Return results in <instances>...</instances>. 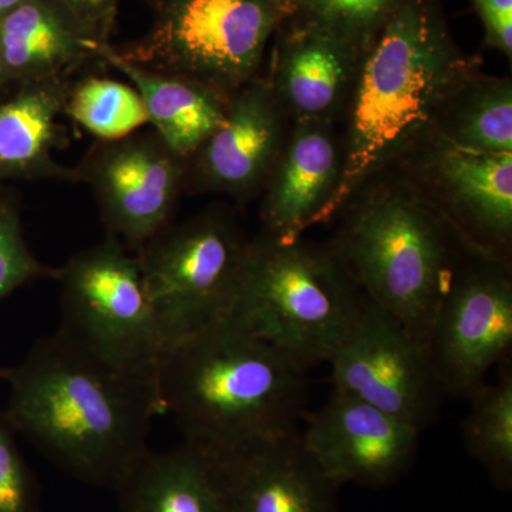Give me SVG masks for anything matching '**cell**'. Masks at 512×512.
<instances>
[{
	"label": "cell",
	"instance_id": "ba28073f",
	"mask_svg": "<svg viewBox=\"0 0 512 512\" xmlns=\"http://www.w3.org/2000/svg\"><path fill=\"white\" fill-rule=\"evenodd\" d=\"M281 20L271 0H161L153 33L130 52H116L231 96L259 76Z\"/></svg>",
	"mask_w": 512,
	"mask_h": 512
},
{
	"label": "cell",
	"instance_id": "7c38bea8",
	"mask_svg": "<svg viewBox=\"0 0 512 512\" xmlns=\"http://www.w3.org/2000/svg\"><path fill=\"white\" fill-rule=\"evenodd\" d=\"M329 365L333 392L362 400L419 431L436 423L446 394L426 349L366 296Z\"/></svg>",
	"mask_w": 512,
	"mask_h": 512
},
{
	"label": "cell",
	"instance_id": "30bf717a",
	"mask_svg": "<svg viewBox=\"0 0 512 512\" xmlns=\"http://www.w3.org/2000/svg\"><path fill=\"white\" fill-rule=\"evenodd\" d=\"M512 346L511 265L464 254L431 325L426 353L441 389L468 399Z\"/></svg>",
	"mask_w": 512,
	"mask_h": 512
},
{
	"label": "cell",
	"instance_id": "1f68e13d",
	"mask_svg": "<svg viewBox=\"0 0 512 512\" xmlns=\"http://www.w3.org/2000/svg\"><path fill=\"white\" fill-rule=\"evenodd\" d=\"M9 82L8 74H6L5 64H3L2 56H0V87Z\"/></svg>",
	"mask_w": 512,
	"mask_h": 512
},
{
	"label": "cell",
	"instance_id": "d6a6232c",
	"mask_svg": "<svg viewBox=\"0 0 512 512\" xmlns=\"http://www.w3.org/2000/svg\"><path fill=\"white\" fill-rule=\"evenodd\" d=\"M6 367H0V379H5L6 376Z\"/></svg>",
	"mask_w": 512,
	"mask_h": 512
},
{
	"label": "cell",
	"instance_id": "8992f818",
	"mask_svg": "<svg viewBox=\"0 0 512 512\" xmlns=\"http://www.w3.org/2000/svg\"><path fill=\"white\" fill-rule=\"evenodd\" d=\"M56 281L59 329L111 369L157 379L165 343L134 252L107 237L74 254Z\"/></svg>",
	"mask_w": 512,
	"mask_h": 512
},
{
	"label": "cell",
	"instance_id": "52a82bcc",
	"mask_svg": "<svg viewBox=\"0 0 512 512\" xmlns=\"http://www.w3.org/2000/svg\"><path fill=\"white\" fill-rule=\"evenodd\" d=\"M248 244L231 212L211 208L137 252L165 350L231 312Z\"/></svg>",
	"mask_w": 512,
	"mask_h": 512
},
{
	"label": "cell",
	"instance_id": "5b68a950",
	"mask_svg": "<svg viewBox=\"0 0 512 512\" xmlns=\"http://www.w3.org/2000/svg\"><path fill=\"white\" fill-rule=\"evenodd\" d=\"M365 302L332 245L249 239L231 312L306 369L329 363Z\"/></svg>",
	"mask_w": 512,
	"mask_h": 512
},
{
	"label": "cell",
	"instance_id": "cb8c5ba5",
	"mask_svg": "<svg viewBox=\"0 0 512 512\" xmlns=\"http://www.w3.org/2000/svg\"><path fill=\"white\" fill-rule=\"evenodd\" d=\"M64 114L99 141L119 140L147 124V109L133 84L89 76L67 84Z\"/></svg>",
	"mask_w": 512,
	"mask_h": 512
},
{
	"label": "cell",
	"instance_id": "d6986e66",
	"mask_svg": "<svg viewBox=\"0 0 512 512\" xmlns=\"http://www.w3.org/2000/svg\"><path fill=\"white\" fill-rule=\"evenodd\" d=\"M69 80H9L0 87V184L8 180L80 183L76 167L57 163Z\"/></svg>",
	"mask_w": 512,
	"mask_h": 512
},
{
	"label": "cell",
	"instance_id": "9c48e42d",
	"mask_svg": "<svg viewBox=\"0 0 512 512\" xmlns=\"http://www.w3.org/2000/svg\"><path fill=\"white\" fill-rule=\"evenodd\" d=\"M393 168L426 198L467 254L511 265L512 153L429 134Z\"/></svg>",
	"mask_w": 512,
	"mask_h": 512
},
{
	"label": "cell",
	"instance_id": "ac0fdd59",
	"mask_svg": "<svg viewBox=\"0 0 512 512\" xmlns=\"http://www.w3.org/2000/svg\"><path fill=\"white\" fill-rule=\"evenodd\" d=\"M113 493L119 512H234L224 451L192 440L148 448Z\"/></svg>",
	"mask_w": 512,
	"mask_h": 512
},
{
	"label": "cell",
	"instance_id": "9a60e30c",
	"mask_svg": "<svg viewBox=\"0 0 512 512\" xmlns=\"http://www.w3.org/2000/svg\"><path fill=\"white\" fill-rule=\"evenodd\" d=\"M342 170L343 144L335 136L333 124L293 123L264 185V232L281 241H295L309 228L322 224Z\"/></svg>",
	"mask_w": 512,
	"mask_h": 512
},
{
	"label": "cell",
	"instance_id": "d4e9b609",
	"mask_svg": "<svg viewBox=\"0 0 512 512\" xmlns=\"http://www.w3.org/2000/svg\"><path fill=\"white\" fill-rule=\"evenodd\" d=\"M402 0H298L282 25L313 30L365 56Z\"/></svg>",
	"mask_w": 512,
	"mask_h": 512
},
{
	"label": "cell",
	"instance_id": "e0dca14e",
	"mask_svg": "<svg viewBox=\"0 0 512 512\" xmlns=\"http://www.w3.org/2000/svg\"><path fill=\"white\" fill-rule=\"evenodd\" d=\"M299 431L249 446L221 448L234 512H338L339 487L309 456Z\"/></svg>",
	"mask_w": 512,
	"mask_h": 512
},
{
	"label": "cell",
	"instance_id": "4316f807",
	"mask_svg": "<svg viewBox=\"0 0 512 512\" xmlns=\"http://www.w3.org/2000/svg\"><path fill=\"white\" fill-rule=\"evenodd\" d=\"M13 433L5 413H0V512H42L39 483Z\"/></svg>",
	"mask_w": 512,
	"mask_h": 512
},
{
	"label": "cell",
	"instance_id": "277c9868",
	"mask_svg": "<svg viewBox=\"0 0 512 512\" xmlns=\"http://www.w3.org/2000/svg\"><path fill=\"white\" fill-rule=\"evenodd\" d=\"M329 242L360 291L426 349L461 249L440 215L406 177L380 174L343 208Z\"/></svg>",
	"mask_w": 512,
	"mask_h": 512
},
{
	"label": "cell",
	"instance_id": "4fadbf2b",
	"mask_svg": "<svg viewBox=\"0 0 512 512\" xmlns=\"http://www.w3.org/2000/svg\"><path fill=\"white\" fill-rule=\"evenodd\" d=\"M299 431L309 456L338 487L380 488L412 466L421 431L355 397L333 392Z\"/></svg>",
	"mask_w": 512,
	"mask_h": 512
},
{
	"label": "cell",
	"instance_id": "3957f363",
	"mask_svg": "<svg viewBox=\"0 0 512 512\" xmlns=\"http://www.w3.org/2000/svg\"><path fill=\"white\" fill-rule=\"evenodd\" d=\"M308 370L229 312L167 349L157 372L161 413L184 440L237 448L298 433Z\"/></svg>",
	"mask_w": 512,
	"mask_h": 512
},
{
	"label": "cell",
	"instance_id": "603a6c76",
	"mask_svg": "<svg viewBox=\"0 0 512 512\" xmlns=\"http://www.w3.org/2000/svg\"><path fill=\"white\" fill-rule=\"evenodd\" d=\"M500 379L485 382L468 397L463 440L468 454L487 471L498 490L512 488V372L503 363Z\"/></svg>",
	"mask_w": 512,
	"mask_h": 512
},
{
	"label": "cell",
	"instance_id": "83f0119b",
	"mask_svg": "<svg viewBox=\"0 0 512 512\" xmlns=\"http://www.w3.org/2000/svg\"><path fill=\"white\" fill-rule=\"evenodd\" d=\"M485 30V45L512 57V0H470Z\"/></svg>",
	"mask_w": 512,
	"mask_h": 512
},
{
	"label": "cell",
	"instance_id": "ffe728a7",
	"mask_svg": "<svg viewBox=\"0 0 512 512\" xmlns=\"http://www.w3.org/2000/svg\"><path fill=\"white\" fill-rule=\"evenodd\" d=\"M50 0H26L0 20V56L8 79H67L87 56H99L106 43L80 35L76 15Z\"/></svg>",
	"mask_w": 512,
	"mask_h": 512
},
{
	"label": "cell",
	"instance_id": "5bb4252c",
	"mask_svg": "<svg viewBox=\"0 0 512 512\" xmlns=\"http://www.w3.org/2000/svg\"><path fill=\"white\" fill-rule=\"evenodd\" d=\"M288 120L266 77L251 80L232 94L220 126L187 161L185 188L237 200L264 190L288 137Z\"/></svg>",
	"mask_w": 512,
	"mask_h": 512
},
{
	"label": "cell",
	"instance_id": "f546056e",
	"mask_svg": "<svg viewBox=\"0 0 512 512\" xmlns=\"http://www.w3.org/2000/svg\"><path fill=\"white\" fill-rule=\"evenodd\" d=\"M272 5L278 10L279 16L282 20L289 18L292 15L293 10L296 8L298 0H271ZM281 20V22H282Z\"/></svg>",
	"mask_w": 512,
	"mask_h": 512
},
{
	"label": "cell",
	"instance_id": "484cf974",
	"mask_svg": "<svg viewBox=\"0 0 512 512\" xmlns=\"http://www.w3.org/2000/svg\"><path fill=\"white\" fill-rule=\"evenodd\" d=\"M59 268L36 258L23 234L20 202L0 185V302L42 279H57Z\"/></svg>",
	"mask_w": 512,
	"mask_h": 512
},
{
	"label": "cell",
	"instance_id": "6da1fadb",
	"mask_svg": "<svg viewBox=\"0 0 512 512\" xmlns=\"http://www.w3.org/2000/svg\"><path fill=\"white\" fill-rule=\"evenodd\" d=\"M5 416L57 468L113 491L148 450L161 413L156 380L117 372L62 329L8 367Z\"/></svg>",
	"mask_w": 512,
	"mask_h": 512
},
{
	"label": "cell",
	"instance_id": "4dcf8cb0",
	"mask_svg": "<svg viewBox=\"0 0 512 512\" xmlns=\"http://www.w3.org/2000/svg\"><path fill=\"white\" fill-rule=\"evenodd\" d=\"M25 2L26 0H0V20Z\"/></svg>",
	"mask_w": 512,
	"mask_h": 512
},
{
	"label": "cell",
	"instance_id": "7402d4cb",
	"mask_svg": "<svg viewBox=\"0 0 512 512\" xmlns=\"http://www.w3.org/2000/svg\"><path fill=\"white\" fill-rule=\"evenodd\" d=\"M430 134L458 147L512 153V80L471 74L441 104Z\"/></svg>",
	"mask_w": 512,
	"mask_h": 512
},
{
	"label": "cell",
	"instance_id": "2e32d148",
	"mask_svg": "<svg viewBox=\"0 0 512 512\" xmlns=\"http://www.w3.org/2000/svg\"><path fill=\"white\" fill-rule=\"evenodd\" d=\"M268 80L293 123H335L348 111L363 56L313 30L279 25Z\"/></svg>",
	"mask_w": 512,
	"mask_h": 512
},
{
	"label": "cell",
	"instance_id": "8fae6325",
	"mask_svg": "<svg viewBox=\"0 0 512 512\" xmlns=\"http://www.w3.org/2000/svg\"><path fill=\"white\" fill-rule=\"evenodd\" d=\"M76 170L96 198L107 237L134 254L173 224L187 180V161L154 128L97 140Z\"/></svg>",
	"mask_w": 512,
	"mask_h": 512
},
{
	"label": "cell",
	"instance_id": "44dd1931",
	"mask_svg": "<svg viewBox=\"0 0 512 512\" xmlns=\"http://www.w3.org/2000/svg\"><path fill=\"white\" fill-rule=\"evenodd\" d=\"M99 57L119 70L140 93L148 119L167 146L190 160L220 126L231 96L205 84L148 70L123 59L110 46L100 47Z\"/></svg>",
	"mask_w": 512,
	"mask_h": 512
},
{
	"label": "cell",
	"instance_id": "7a4b0ae2",
	"mask_svg": "<svg viewBox=\"0 0 512 512\" xmlns=\"http://www.w3.org/2000/svg\"><path fill=\"white\" fill-rule=\"evenodd\" d=\"M480 66L457 46L441 0H402L360 63L346 111L342 178L322 224L429 136L448 94Z\"/></svg>",
	"mask_w": 512,
	"mask_h": 512
},
{
	"label": "cell",
	"instance_id": "f1b7e54d",
	"mask_svg": "<svg viewBox=\"0 0 512 512\" xmlns=\"http://www.w3.org/2000/svg\"><path fill=\"white\" fill-rule=\"evenodd\" d=\"M64 2L82 22L94 23L97 20L106 19L116 0H64Z\"/></svg>",
	"mask_w": 512,
	"mask_h": 512
}]
</instances>
